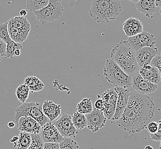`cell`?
Listing matches in <instances>:
<instances>
[{"label": "cell", "mask_w": 161, "mask_h": 149, "mask_svg": "<svg viewBox=\"0 0 161 149\" xmlns=\"http://www.w3.org/2000/svg\"><path fill=\"white\" fill-rule=\"evenodd\" d=\"M104 102V108L102 110L104 115L107 119L112 120L115 113L117 101V93L114 88L108 89L101 95Z\"/></svg>", "instance_id": "obj_9"}, {"label": "cell", "mask_w": 161, "mask_h": 149, "mask_svg": "<svg viewBox=\"0 0 161 149\" xmlns=\"http://www.w3.org/2000/svg\"><path fill=\"white\" fill-rule=\"evenodd\" d=\"M32 141L31 134L26 132H20L19 140L16 142L13 143L14 147L17 149H27L29 147Z\"/></svg>", "instance_id": "obj_21"}, {"label": "cell", "mask_w": 161, "mask_h": 149, "mask_svg": "<svg viewBox=\"0 0 161 149\" xmlns=\"http://www.w3.org/2000/svg\"><path fill=\"white\" fill-rule=\"evenodd\" d=\"M158 53V49L155 46L145 47L136 51V59L139 68L150 64L153 58Z\"/></svg>", "instance_id": "obj_14"}, {"label": "cell", "mask_w": 161, "mask_h": 149, "mask_svg": "<svg viewBox=\"0 0 161 149\" xmlns=\"http://www.w3.org/2000/svg\"><path fill=\"white\" fill-rule=\"evenodd\" d=\"M155 106L153 97L131 92L125 110L116 123L120 129L129 133H138L146 129L154 116Z\"/></svg>", "instance_id": "obj_1"}, {"label": "cell", "mask_w": 161, "mask_h": 149, "mask_svg": "<svg viewBox=\"0 0 161 149\" xmlns=\"http://www.w3.org/2000/svg\"><path fill=\"white\" fill-rule=\"evenodd\" d=\"M127 41L136 52L145 47L155 46L156 43L154 35L147 31H142L135 36L129 37Z\"/></svg>", "instance_id": "obj_8"}, {"label": "cell", "mask_w": 161, "mask_h": 149, "mask_svg": "<svg viewBox=\"0 0 161 149\" xmlns=\"http://www.w3.org/2000/svg\"><path fill=\"white\" fill-rule=\"evenodd\" d=\"M136 7L139 13L150 19L157 11L155 0H140L136 3Z\"/></svg>", "instance_id": "obj_19"}, {"label": "cell", "mask_w": 161, "mask_h": 149, "mask_svg": "<svg viewBox=\"0 0 161 149\" xmlns=\"http://www.w3.org/2000/svg\"><path fill=\"white\" fill-rule=\"evenodd\" d=\"M147 129L150 134L155 133L158 130V123L156 122H150L147 126L146 129Z\"/></svg>", "instance_id": "obj_32"}, {"label": "cell", "mask_w": 161, "mask_h": 149, "mask_svg": "<svg viewBox=\"0 0 161 149\" xmlns=\"http://www.w3.org/2000/svg\"><path fill=\"white\" fill-rule=\"evenodd\" d=\"M18 140H19V136H13L11 140H10V141L11 143H14L16 142Z\"/></svg>", "instance_id": "obj_37"}, {"label": "cell", "mask_w": 161, "mask_h": 149, "mask_svg": "<svg viewBox=\"0 0 161 149\" xmlns=\"http://www.w3.org/2000/svg\"><path fill=\"white\" fill-rule=\"evenodd\" d=\"M27 13H28V11L26 10H21L19 11V16L21 17H25L27 15Z\"/></svg>", "instance_id": "obj_35"}, {"label": "cell", "mask_w": 161, "mask_h": 149, "mask_svg": "<svg viewBox=\"0 0 161 149\" xmlns=\"http://www.w3.org/2000/svg\"><path fill=\"white\" fill-rule=\"evenodd\" d=\"M25 84L29 87L32 92L42 91L44 88V84L39 78L34 76H29L25 78Z\"/></svg>", "instance_id": "obj_20"}, {"label": "cell", "mask_w": 161, "mask_h": 149, "mask_svg": "<svg viewBox=\"0 0 161 149\" xmlns=\"http://www.w3.org/2000/svg\"><path fill=\"white\" fill-rule=\"evenodd\" d=\"M0 39L6 44L10 42L12 40L10 37L8 28V22L0 24Z\"/></svg>", "instance_id": "obj_29"}, {"label": "cell", "mask_w": 161, "mask_h": 149, "mask_svg": "<svg viewBox=\"0 0 161 149\" xmlns=\"http://www.w3.org/2000/svg\"><path fill=\"white\" fill-rule=\"evenodd\" d=\"M58 1V2H60V3H61V1H63V0H57Z\"/></svg>", "instance_id": "obj_45"}, {"label": "cell", "mask_w": 161, "mask_h": 149, "mask_svg": "<svg viewBox=\"0 0 161 149\" xmlns=\"http://www.w3.org/2000/svg\"><path fill=\"white\" fill-rule=\"evenodd\" d=\"M120 0H92L89 14L98 23H108L116 19L122 10Z\"/></svg>", "instance_id": "obj_3"}, {"label": "cell", "mask_w": 161, "mask_h": 149, "mask_svg": "<svg viewBox=\"0 0 161 149\" xmlns=\"http://www.w3.org/2000/svg\"><path fill=\"white\" fill-rule=\"evenodd\" d=\"M152 65H154L158 68L160 75H161V54L158 53L157 55L155 56L150 63Z\"/></svg>", "instance_id": "obj_30"}, {"label": "cell", "mask_w": 161, "mask_h": 149, "mask_svg": "<svg viewBox=\"0 0 161 149\" xmlns=\"http://www.w3.org/2000/svg\"><path fill=\"white\" fill-rule=\"evenodd\" d=\"M2 58H3V56L0 55V62H1V60H2Z\"/></svg>", "instance_id": "obj_42"}, {"label": "cell", "mask_w": 161, "mask_h": 149, "mask_svg": "<svg viewBox=\"0 0 161 149\" xmlns=\"http://www.w3.org/2000/svg\"><path fill=\"white\" fill-rule=\"evenodd\" d=\"M52 123L64 138H75L78 134V130L72 123V116L68 113H63L58 119Z\"/></svg>", "instance_id": "obj_7"}, {"label": "cell", "mask_w": 161, "mask_h": 149, "mask_svg": "<svg viewBox=\"0 0 161 149\" xmlns=\"http://www.w3.org/2000/svg\"><path fill=\"white\" fill-rule=\"evenodd\" d=\"M23 46L20 43L14 42L12 40L10 42L7 44V48H6V53L4 57L6 58H13L14 56V52L16 49H21L22 50Z\"/></svg>", "instance_id": "obj_26"}, {"label": "cell", "mask_w": 161, "mask_h": 149, "mask_svg": "<svg viewBox=\"0 0 161 149\" xmlns=\"http://www.w3.org/2000/svg\"><path fill=\"white\" fill-rule=\"evenodd\" d=\"M123 30L127 37L135 36L143 31V24L138 19L130 17L123 24Z\"/></svg>", "instance_id": "obj_17"}, {"label": "cell", "mask_w": 161, "mask_h": 149, "mask_svg": "<svg viewBox=\"0 0 161 149\" xmlns=\"http://www.w3.org/2000/svg\"><path fill=\"white\" fill-rule=\"evenodd\" d=\"M60 149H79V146L72 138H64V140L60 143Z\"/></svg>", "instance_id": "obj_28"}, {"label": "cell", "mask_w": 161, "mask_h": 149, "mask_svg": "<svg viewBox=\"0 0 161 149\" xmlns=\"http://www.w3.org/2000/svg\"><path fill=\"white\" fill-rule=\"evenodd\" d=\"M44 143H60L64 140L58 129L52 122L49 121L42 127L39 133Z\"/></svg>", "instance_id": "obj_11"}, {"label": "cell", "mask_w": 161, "mask_h": 149, "mask_svg": "<svg viewBox=\"0 0 161 149\" xmlns=\"http://www.w3.org/2000/svg\"><path fill=\"white\" fill-rule=\"evenodd\" d=\"M129 1H131V2H132V3H137L138 2H139L140 0H129Z\"/></svg>", "instance_id": "obj_40"}, {"label": "cell", "mask_w": 161, "mask_h": 149, "mask_svg": "<svg viewBox=\"0 0 161 149\" xmlns=\"http://www.w3.org/2000/svg\"><path fill=\"white\" fill-rule=\"evenodd\" d=\"M131 86L136 92L142 95L151 94L158 88L157 84L147 81L139 72L132 76Z\"/></svg>", "instance_id": "obj_13"}, {"label": "cell", "mask_w": 161, "mask_h": 149, "mask_svg": "<svg viewBox=\"0 0 161 149\" xmlns=\"http://www.w3.org/2000/svg\"><path fill=\"white\" fill-rule=\"evenodd\" d=\"M87 118V127L88 130L95 133L103 128L106 123L107 119L103 112L94 108L92 112L85 115Z\"/></svg>", "instance_id": "obj_12"}, {"label": "cell", "mask_w": 161, "mask_h": 149, "mask_svg": "<svg viewBox=\"0 0 161 149\" xmlns=\"http://www.w3.org/2000/svg\"><path fill=\"white\" fill-rule=\"evenodd\" d=\"M32 141L29 147L27 149H43L44 144L42 138L39 134H31Z\"/></svg>", "instance_id": "obj_27"}, {"label": "cell", "mask_w": 161, "mask_h": 149, "mask_svg": "<svg viewBox=\"0 0 161 149\" xmlns=\"http://www.w3.org/2000/svg\"><path fill=\"white\" fill-rule=\"evenodd\" d=\"M104 76L107 81L115 87H131L132 77L126 74L113 59H107L104 68Z\"/></svg>", "instance_id": "obj_4"}, {"label": "cell", "mask_w": 161, "mask_h": 149, "mask_svg": "<svg viewBox=\"0 0 161 149\" xmlns=\"http://www.w3.org/2000/svg\"><path fill=\"white\" fill-rule=\"evenodd\" d=\"M139 74L145 80L152 83L158 84L161 81V75L158 68L152 64H146L139 68Z\"/></svg>", "instance_id": "obj_16"}, {"label": "cell", "mask_w": 161, "mask_h": 149, "mask_svg": "<svg viewBox=\"0 0 161 149\" xmlns=\"http://www.w3.org/2000/svg\"><path fill=\"white\" fill-rule=\"evenodd\" d=\"M155 5L157 7H161V0H155Z\"/></svg>", "instance_id": "obj_39"}, {"label": "cell", "mask_w": 161, "mask_h": 149, "mask_svg": "<svg viewBox=\"0 0 161 149\" xmlns=\"http://www.w3.org/2000/svg\"><path fill=\"white\" fill-rule=\"evenodd\" d=\"M16 126V124L14 122H9V123H8V127H9L10 129H12L13 127H14Z\"/></svg>", "instance_id": "obj_36"}, {"label": "cell", "mask_w": 161, "mask_h": 149, "mask_svg": "<svg viewBox=\"0 0 161 149\" xmlns=\"http://www.w3.org/2000/svg\"><path fill=\"white\" fill-rule=\"evenodd\" d=\"M15 116L13 119L14 122L17 124L19 118L30 117L35 119L42 127L50 120L45 116L42 111V104L37 102L24 103L15 109Z\"/></svg>", "instance_id": "obj_5"}, {"label": "cell", "mask_w": 161, "mask_h": 149, "mask_svg": "<svg viewBox=\"0 0 161 149\" xmlns=\"http://www.w3.org/2000/svg\"><path fill=\"white\" fill-rule=\"evenodd\" d=\"M145 149H153V148L152 146L148 145V146H146L145 147Z\"/></svg>", "instance_id": "obj_41"}, {"label": "cell", "mask_w": 161, "mask_h": 149, "mask_svg": "<svg viewBox=\"0 0 161 149\" xmlns=\"http://www.w3.org/2000/svg\"><path fill=\"white\" fill-rule=\"evenodd\" d=\"M7 44L0 39V55L4 56L6 53Z\"/></svg>", "instance_id": "obj_34"}, {"label": "cell", "mask_w": 161, "mask_h": 149, "mask_svg": "<svg viewBox=\"0 0 161 149\" xmlns=\"http://www.w3.org/2000/svg\"><path fill=\"white\" fill-rule=\"evenodd\" d=\"M92 110V103L90 98L83 99L76 106V110L77 112L84 115L90 113Z\"/></svg>", "instance_id": "obj_23"}, {"label": "cell", "mask_w": 161, "mask_h": 149, "mask_svg": "<svg viewBox=\"0 0 161 149\" xmlns=\"http://www.w3.org/2000/svg\"><path fill=\"white\" fill-rule=\"evenodd\" d=\"M16 127L20 132L29 134H39L42 129V126L38 122L27 116L20 117Z\"/></svg>", "instance_id": "obj_15"}, {"label": "cell", "mask_w": 161, "mask_h": 149, "mask_svg": "<svg viewBox=\"0 0 161 149\" xmlns=\"http://www.w3.org/2000/svg\"><path fill=\"white\" fill-rule=\"evenodd\" d=\"M21 49H16V51H15V52H14V56H19L20 55H21Z\"/></svg>", "instance_id": "obj_38"}, {"label": "cell", "mask_w": 161, "mask_h": 149, "mask_svg": "<svg viewBox=\"0 0 161 149\" xmlns=\"http://www.w3.org/2000/svg\"><path fill=\"white\" fill-rule=\"evenodd\" d=\"M110 58L130 76L132 77L139 70L136 59V52L127 41H121L111 51Z\"/></svg>", "instance_id": "obj_2"}, {"label": "cell", "mask_w": 161, "mask_h": 149, "mask_svg": "<svg viewBox=\"0 0 161 149\" xmlns=\"http://www.w3.org/2000/svg\"><path fill=\"white\" fill-rule=\"evenodd\" d=\"M117 93V101L115 113L112 120H117L120 118L125 110L129 101V96L131 93L130 87H125L117 86L114 87Z\"/></svg>", "instance_id": "obj_10"}, {"label": "cell", "mask_w": 161, "mask_h": 149, "mask_svg": "<svg viewBox=\"0 0 161 149\" xmlns=\"http://www.w3.org/2000/svg\"><path fill=\"white\" fill-rule=\"evenodd\" d=\"M42 108L43 113L51 122L54 121L61 114V105L56 104L52 101H44Z\"/></svg>", "instance_id": "obj_18"}, {"label": "cell", "mask_w": 161, "mask_h": 149, "mask_svg": "<svg viewBox=\"0 0 161 149\" xmlns=\"http://www.w3.org/2000/svg\"><path fill=\"white\" fill-rule=\"evenodd\" d=\"M158 129L157 132L150 134V138L155 141H160L161 140V119L158 121Z\"/></svg>", "instance_id": "obj_31"}, {"label": "cell", "mask_w": 161, "mask_h": 149, "mask_svg": "<svg viewBox=\"0 0 161 149\" xmlns=\"http://www.w3.org/2000/svg\"><path fill=\"white\" fill-rule=\"evenodd\" d=\"M159 13H160V14H161V7H160V9H159Z\"/></svg>", "instance_id": "obj_44"}, {"label": "cell", "mask_w": 161, "mask_h": 149, "mask_svg": "<svg viewBox=\"0 0 161 149\" xmlns=\"http://www.w3.org/2000/svg\"><path fill=\"white\" fill-rule=\"evenodd\" d=\"M30 90L25 83L19 85L16 90V95L18 100L21 103H25L29 97Z\"/></svg>", "instance_id": "obj_25"}, {"label": "cell", "mask_w": 161, "mask_h": 149, "mask_svg": "<svg viewBox=\"0 0 161 149\" xmlns=\"http://www.w3.org/2000/svg\"><path fill=\"white\" fill-rule=\"evenodd\" d=\"M72 121L77 130H82L87 127V118L86 115L77 111L73 113Z\"/></svg>", "instance_id": "obj_22"}, {"label": "cell", "mask_w": 161, "mask_h": 149, "mask_svg": "<svg viewBox=\"0 0 161 149\" xmlns=\"http://www.w3.org/2000/svg\"><path fill=\"white\" fill-rule=\"evenodd\" d=\"M95 108H97V110L102 111L104 108V102H103V99L100 95H97V98L94 104Z\"/></svg>", "instance_id": "obj_33"}, {"label": "cell", "mask_w": 161, "mask_h": 149, "mask_svg": "<svg viewBox=\"0 0 161 149\" xmlns=\"http://www.w3.org/2000/svg\"><path fill=\"white\" fill-rule=\"evenodd\" d=\"M159 149H161V140L160 141V145H159Z\"/></svg>", "instance_id": "obj_43"}, {"label": "cell", "mask_w": 161, "mask_h": 149, "mask_svg": "<svg viewBox=\"0 0 161 149\" xmlns=\"http://www.w3.org/2000/svg\"><path fill=\"white\" fill-rule=\"evenodd\" d=\"M64 11L63 6L57 0H49L46 7L33 12L36 19L42 24L60 19Z\"/></svg>", "instance_id": "obj_6"}, {"label": "cell", "mask_w": 161, "mask_h": 149, "mask_svg": "<svg viewBox=\"0 0 161 149\" xmlns=\"http://www.w3.org/2000/svg\"><path fill=\"white\" fill-rule=\"evenodd\" d=\"M49 0H27L26 8L31 12H35L46 7Z\"/></svg>", "instance_id": "obj_24"}]
</instances>
